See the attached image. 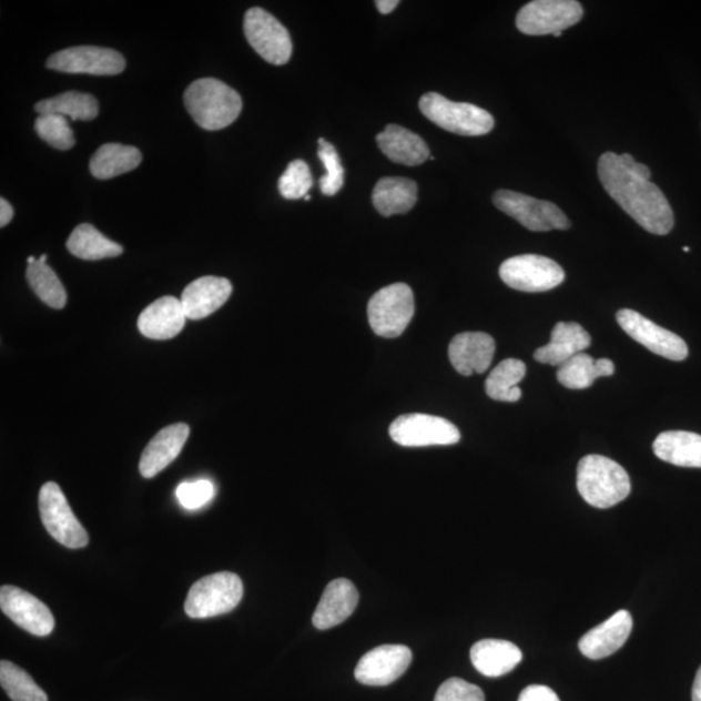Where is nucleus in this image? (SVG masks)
Here are the masks:
<instances>
[{
  "instance_id": "f257e3e1",
  "label": "nucleus",
  "mask_w": 701,
  "mask_h": 701,
  "mask_svg": "<svg viewBox=\"0 0 701 701\" xmlns=\"http://www.w3.org/2000/svg\"><path fill=\"white\" fill-rule=\"evenodd\" d=\"M601 185L612 200L654 235H667L674 226V213L661 190L651 182L650 167L636 162L630 154L609 151L598 163Z\"/></svg>"
},
{
  "instance_id": "f03ea898",
  "label": "nucleus",
  "mask_w": 701,
  "mask_h": 701,
  "mask_svg": "<svg viewBox=\"0 0 701 701\" xmlns=\"http://www.w3.org/2000/svg\"><path fill=\"white\" fill-rule=\"evenodd\" d=\"M190 116L205 131H220L232 125L242 111V98L226 83L216 79H201L185 91Z\"/></svg>"
},
{
  "instance_id": "7ed1b4c3",
  "label": "nucleus",
  "mask_w": 701,
  "mask_h": 701,
  "mask_svg": "<svg viewBox=\"0 0 701 701\" xmlns=\"http://www.w3.org/2000/svg\"><path fill=\"white\" fill-rule=\"evenodd\" d=\"M577 489L590 506L607 509L629 497L628 471L606 456H585L578 464Z\"/></svg>"
},
{
  "instance_id": "20e7f679",
  "label": "nucleus",
  "mask_w": 701,
  "mask_h": 701,
  "mask_svg": "<svg viewBox=\"0 0 701 701\" xmlns=\"http://www.w3.org/2000/svg\"><path fill=\"white\" fill-rule=\"evenodd\" d=\"M242 598L241 578L231 571H221L193 585L186 598L185 612L192 619H210L233 611Z\"/></svg>"
},
{
  "instance_id": "39448f33",
  "label": "nucleus",
  "mask_w": 701,
  "mask_h": 701,
  "mask_svg": "<svg viewBox=\"0 0 701 701\" xmlns=\"http://www.w3.org/2000/svg\"><path fill=\"white\" fill-rule=\"evenodd\" d=\"M420 110L431 123L455 134L477 136L492 131L491 113L470 103H456L437 93L420 99Z\"/></svg>"
},
{
  "instance_id": "423d86ee",
  "label": "nucleus",
  "mask_w": 701,
  "mask_h": 701,
  "mask_svg": "<svg viewBox=\"0 0 701 701\" xmlns=\"http://www.w3.org/2000/svg\"><path fill=\"white\" fill-rule=\"evenodd\" d=\"M415 315L413 288L406 284H394L380 288L368 304L372 331L378 337L398 338L406 332Z\"/></svg>"
},
{
  "instance_id": "0eeeda50",
  "label": "nucleus",
  "mask_w": 701,
  "mask_h": 701,
  "mask_svg": "<svg viewBox=\"0 0 701 701\" xmlns=\"http://www.w3.org/2000/svg\"><path fill=\"white\" fill-rule=\"evenodd\" d=\"M492 200L498 210L531 232L567 231L570 227L566 213L551 202L539 201L510 190H499Z\"/></svg>"
},
{
  "instance_id": "6e6552de",
  "label": "nucleus",
  "mask_w": 701,
  "mask_h": 701,
  "mask_svg": "<svg viewBox=\"0 0 701 701\" xmlns=\"http://www.w3.org/2000/svg\"><path fill=\"white\" fill-rule=\"evenodd\" d=\"M40 514L45 530L60 545L72 550L87 547L89 535L74 516L62 489L55 482H48L40 491Z\"/></svg>"
},
{
  "instance_id": "1a4fd4ad",
  "label": "nucleus",
  "mask_w": 701,
  "mask_h": 701,
  "mask_svg": "<svg viewBox=\"0 0 701 701\" xmlns=\"http://www.w3.org/2000/svg\"><path fill=\"white\" fill-rule=\"evenodd\" d=\"M499 274L507 286L524 293H545L566 280L558 263L540 255L510 257L500 265Z\"/></svg>"
},
{
  "instance_id": "9d476101",
  "label": "nucleus",
  "mask_w": 701,
  "mask_h": 701,
  "mask_svg": "<svg viewBox=\"0 0 701 701\" xmlns=\"http://www.w3.org/2000/svg\"><path fill=\"white\" fill-rule=\"evenodd\" d=\"M582 18V6L576 0H536L517 13L516 26L526 35H555Z\"/></svg>"
},
{
  "instance_id": "9b49d317",
  "label": "nucleus",
  "mask_w": 701,
  "mask_h": 701,
  "mask_svg": "<svg viewBox=\"0 0 701 701\" xmlns=\"http://www.w3.org/2000/svg\"><path fill=\"white\" fill-rule=\"evenodd\" d=\"M388 431L403 447L451 446L461 438L459 429L446 418L424 414L403 415Z\"/></svg>"
},
{
  "instance_id": "f8f14e48",
  "label": "nucleus",
  "mask_w": 701,
  "mask_h": 701,
  "mask_svg": "<svg viewBox=\"0 0 701 701\" xmlns=\"http://www.w3.org/2000/svg\"><path fill=\"white\" fill-rule=\"evenodd\" d=\"M245 34L253 48L265 62L284 65L292 58L293 43L287 29L263 9H251L245 17Z\"/></svg>"
},
{
  "instance_id": "ddd939ff",
  "label": "nucleus",
  "mask_w": 701,
  "mask_h": 701,
  "mask_svg": "<svg viewBox=\"0 0 701 701\" xmlns=\"http://www.w3.org/2000/svg\"><path fill=\"white\" fill-rule=\"evenodd\" d=\"M616 318L624 333L651 353L673 362H682L689 356V347L680 335L652 323L638 312L621 309L617 312Z\"/></svg>"
},
{
  "instance_id": "4468645a",
  "label": "nucleus",
  "mask_w": 701,
  "mask_h": 701,
  "mask_svg": "<svg viewBox=\"0 0 701 701\" xmlns=\"http://www.w3.org/2000/svg\"><path fill=\"white\" fill-rule=\"evenodd\" d=\"M48 68L64 73L114 75L125 70V59L111 49L79 45L53 53L48 60Z\"/></svg>"
},
{
  "instance_id": "2eb2a0df",
  "label": "nucleus",
  "mask_w": 701,
  "mask_h": 701,
  "mask_svg": "<svg viewBox=\"0 0 701 701\" xmlns=\"http://www.w3.org/2000/svg\"><path fill=\"white\" fill-rule=\"evenodd\" d=\"M0 608L21 629L37 637L51 634L55 619L40 599L14 586L0 589Z\"/></svg>"
},
{
  "instance_id": "dca6fc26",
  "label": "nucleus",
  "mask_w": 701,
  "mask_h": 701,
  "mask_svg": "<svg viewBox=\"0 0 701 701\" xmlns=\"http://www.w3.org/2000/svg\"><path fill=\"white\" fill-rule=\"evenodd\" d=\"M413 662L407 646L385 644L365 653L355 669L356 680L367 685H387L406 673Z\"/></svg>"
},
{
  "instance_id": "f3484780",
  "label": "nucleus",
  "mask_w": 701,
  "mask_h": 701,
  "mask_svg": "<svg viewBox=\"0 0 701 701\" xmlns=\"http://www.w3.org/2000/svg\"><path fill=\"white\" fill-rule=\"evenodd\" d=\"M495 349L497 345L490 334L482 332L457 334L449 343V362L463 376L468 377L475 373L481 375L490 368Z\"/></svg>"
},
{
  "instance_id": "a211bd4d",
  "label": "nucleus",
  "mask_w": 701,
  "mask_h": 701,
  "mask_svg": "<svg viewBox=\"0 0 701 701\" xmlns=\"http://www.w3.org/2000/svg\"><path fill=\"white\" fill-rule=\"evenodd\" d=\"M632 630V617L628 611L616 612L599 627L591 629L579 640L578 647L586 658L600 660L611 657L627 643Z\"/></svg>"
},
{
  "instance_id": "6ab92c4d",
  "label": "nucleus",
  "mask_w": 701,
  "mask_h": 701,
  "mask_svg": "<svg viewBox=\"0 0 701 701\" xmlns=\"http://www.w3.org/2000/svg\"><path fill=\"white\" fill-rule=\"evenodd\" d=\"M359 605V592L346 578L334 579L323 593L312 622L318 630H327L345 622Z\"/></svg>"
},
{
  "instance_id": "aec40b11",
  "label": "nucleus",
  "mask_w": 701,
  "mask_h": 701,
  "mask_svg": "<svg viewBox=\"0 0 701 701\" xmlns=\"http://www.w3.org/2000/svg\"><path fill=\"white\" fill-rule=\"evenodd\" d=\"M232 293L231 281L205 276L187 285L180 301L187 318L201 319L223 307Z\"/></svg>"
},
{
  "instance_id": "412c9836",
  "label": "nucleus",
  "mask_w": 701,
  "mask_h": 701,
  "mask_svg": "<svg viewBox=\"0 0 701 701\" xmlns=\"http://www.w3.org/2000/svg\"><path fill=\"white\" fill-rule=\"evenodd\" d=\"M186 318L180 299L174 296H163L142 312L139 329L144 337L150 339H172L184 329Z\"/></svg>"
},
{
  "instance_id": "4be33fe9",
  "label": "nucleus",
  "mask_w": 701,
  "mask_h": 701,
  "mask_svg": "<svg viewBox=\"0 0 701 701\" xmlns=\"http://www.w3.org/2000/svg\"><path fill=\"white\" fill-rule=\"evenodd\" d=\"M190 428L186 424H174L160 430L141 457L140 471L144 478H152L172 464L189 438Z\"/></svg>"
},
{
  "instance_id": "5701e85b",
  "label": "nucleus",
  "mask_w": 701,
  "mask_h": 701,
  "mask_svg": "<svg viewBox=\"0 0 701 701\" xmlns=\"http://www.w3.org/2000/svg\"><path fill=\"white\" fill-rule=\"evenodd\" d=\"M590 346V334L581 325L558 323L551 333V342L536 350L535 359L538 363L552 365V367H560Z\"/></svg>"
},
{
  "instance_id": "b1692460",
  "label": "nucleus",
  "mask_w": 701,
  "mask_h": 701,
  "mask_svg": "<svg viewBox=\"0 0 701 701\" xmlns=\"http://www.w3.org/2000/svg\"><path fill=\"white\" fill-rule=\"evenodd\" d=\"M471 664L486 677H501L512 672L522 660V652L514 643L501 639L479 640L470 650Z\"/></svg>"
},
{
  "instance_id": "393cba45",
  "label": "nucleus",
  "mask_w": 701,
  "mask_h": 701,
  "mask_svg": "<svg viewBox=\"0 0 701 701\" xmlns=\"http://www.w3.org/2000/svg\"><path fill=\"white\" fill-rule=\"evenodd\" d=\"M380 151L394 163L403 165H420L430 156L428 144L420 135L399 125H387L383 133L377 135Z\"/></svg>"
},
{
  "instance_id": "a878e982",
  "label": "nucleus",
  "mask_w": 701,
  "mask_h": 701,
  "mask_svg": "<svg viewBox=\"0 0 701 701\" xmlns=\"http://www.w3.org/2000/svg\"><path fill=\"white\" fill-rule=\"evenodd\" d=\"M653 453L677 467L701 468V436L681 430L661 433L653 441Z\"/></svg>"
},
{
  "instance_id": "bb28decb",
  "label": "nucleus",
  "mask_w": 701,
  "mask_h": 701,
  "mask_svg": "<svg viewBox=\"0 0 701 701\" xmlns=\"http://www.w3.org/2000/svg\"><path fill=\"white\" fill-rule=\"evenodd\" d=\"M418 189L416 182L402 177H385L373 190L372 201L380 215H403L415 207Z\"/></svg>"
},
{
  "instance_id": "cd10ccee",
  "label": "nucleus",
  "mask_w": 701,
  "mask_h": 701,
  "mask_svg": "<svg viewBox=\"0 0 701 701\" xmlns=\"http://www.w3.org/2000/svg\"><path fill=\"white\" fill-rule=\"evenodd\" d=\"M142 162L139 149L119 143H106L91 158L90 172L98 180H110L134 171Z\"/></svg>"
},
{
  "instance_id": "c85d7f7f",
  "label": "nucleus",
  "mask_w": 701,
  "mask_h": 701,
  "mask_svg": "<svg viewBox=\"0 0 701 701\" xmlns=\"http://www.w3.org/2000/svg\"><path fill=\"white\" fill-rule=\"evenodd\" d=\"M614 364L609 359H592L588 354H578L558 370L559 383L570 390H585L599 377L613 376Z\"/></svg>"
},
{
  "instance_id": "c756f323",
  "label": "nucleus",
  "mask_w": 701,
  "mask_h": 701,
  "mask_svg": "<svg viewBox=\"0 0 701 701\" xmlns=\"http://www.w3.org/2000/svg\"><path fill=\"white\" fill-rule=\"evenodd\" d=\"M70 253L83 261H102V258L116 257L123 254V247L116 242L104 237L93 225L81 224L74 228L67 241Z\"/></svg>"
},
{
  "instance_id": "7c9ffc66",
  "label": "nucleus",
  "mask_w": 701,
  "mask_h": 701,
  "mask_svg": "<svg viewBox=\"0 0 701 701\" xmlns=\"http://www.w3.org/2000/svg\"><path fill=\"white\" fill-rule=\"evenodd\" d=\"M35 111L40 114H59L74 121H91L99 114V104L91 94L68 91L37 103Z\"/></svg>"
},
{
  "instance_id": "2f4dec72",
  "label": "nucleus",
  "mask_w": 701,
  "mask_h": 701,
  "mask_svg": "<svg viewBox=\"0 0 701 701\" xmlns=\"http://www.w3.org/2000/svg\"><path fill=\"white\" fill-rule=\"evenodd\" d=\"M526 376V365L521 360H502L486 379V394L499 402L515 403L521 399L522 392L518 387Z\"/></svg>"
},
{
  "instance_id": "473e14b6",
  "label": "nucleus",
  "mask_w": 701,
  "mask_h": 701,
  "mask_svg": "<svg viewBox=\"0 0 701 701\" xmlns=\"http://www.w3.org/2000/svg\"><path fill=\"white\" fill-rule=\"evenodd\" d=\"M27 280L30 287L43 303L51 308L62 309L67 304V292L59 280L58 274L53 272L45 263L38 261L30 264L27 271Z\"/></svg>"
},
{
  "instance_id": "72a5a7b5",
  "label": "nucleus",
  "mask_w": 701,
  "mask_h": 701,
  "mask_svg": "<svg viewBox=\"0 0 701 701\" xmlns=\"http://www.w3.org/2000/svg\"><path fill=\"white\" fill-rule=\"evenodd\" d=\"M0 683L12 701H49L33 678L10 661L0 662Z\"/></svg>"
},
{
  "instance_id": "f704fd0d",
  "label": "nucleus",
  "mask_w": 701,
  "mask_h": 701,
  "mask_svg": "<svg viewBox=\"0 0 701 701\" xmlns=\"http://www.w3.org/2000/svg\"><path fill=\"white\" fill-rule=\"evenodd\" d=\"M34 128L37 134L53 149L65 151L74 146V134L67 118L59 114H40Z\"/></svg>"
},
{
  "instance_id": "c9c22d12",
  "label": "nucleus",
  "mask_w": 701,
  "mask_h": 701,
  "mask_svg": "<svg viewBox=\"0 0 701 701\" xmlns=\"http://www.w3.org/2000/svg\"><path fill=\"white\" fill-rule=\"evenodd\" d=\"M312 185H314V179H312L308 164L303 160H294L289 163L278 181L281 195L288 201L306 197Z\"/></svg>"
},
{
  "instance_id": "e433bc0d",
  "label": "nucleus",
  "mask_w": 701,
  "mask_h": 701,
  "mask_svg": "<svg viewBox=\"0 0 701 701\" xmlns=\"http://www.w3.org/2000/svg\"><path fill=\"white\" fill-rule=\"evenodd\" d=\"M318 158L322 160L326 174L319 179V189L326 196H333L339 193L345 182V170L341 164L337 150L331 142L324 139L318 140Z\"/></svg>"
},
{
  "instance_id": "4c0bfd02",
  "label": "nucleus",
  "mask_w": 701,
  "mask_h": 701,
  "mask_svg": "<svg viewBox=\"0 0 701 701\" xmlns=\"http://www.w3.org/2000/svg\"><path fill=\"white\" fill-rule=\"evenodd\" d=\"M175 495L182 507L193 510L202 508L215 497V486L209 479H200L195 482L181 484Z\"/></svg>"
},
{
  "instance_id": "58836bf2",
  "label": "nucleus",
  "mask_w": 701,
  "mask_h": 701,
  "mask_svg": "<svg viewBox=\"0 0 701 701\" xmlns=\"http://www.w3.org/2000/svg\"><path fill=\"white\" fill-rule=\"evenodd\" d=\"M434 701H485V693L476 684L451 678L440 685Z\"/></svg>"
},
{
  "instance_id": "ea45409f",
  "label": "nucleus",
  "mask_w": 701,
  "mask_h": 701,
  "mask_svg": "<svg viewBox=\"0 0 701 701\" xmlns=\"http://www.w3.org/2000/svg\"><path fill=\"white\" fill-rule=\"evenodd\" d=\"M518 701H560L556 692L542 684H531L526 688Z\"/></svg>"
},
{
  "instance_id": "a19ab883",
  "label": "nucleus",
  "mask_w": 701,
  "mask_h": 701,
  "mask_svg": "<svg viewBox=\"0 0 701 701\" xmlns=\"http://www.w3.org/2000/svg\"><path fill=\"white\" fill-rule=\"evenodd\" d=\"M13 219V209L11 204L2 197L0 200V226L4 227L11 223Z\"/></svg>"
},
{
  "instance_id": "79ce46f5",
  "label": "nucleus",
  "mask_w": 701,
  "mask_h": 701,
  "mask_svg": "<svg viewBox=\"0 0 701 701\" xmlns=\"http://www.w3.org/2000/svg\"><path fill=\"white\" fill-rule=\"evenodd\" d=\"M377 9L383 14L392 13L399 6L398 0H377Z\"/></svg>"
},
{
  "instance_id": "37998d69",
  "label": "nucleus",
  "mask_w": 701,
  "mask_h": 701,
  "mask_svg": "<svg viewBox=\"0 0 701 701\" xmlns=\"http://www.w3.org/2000/svg\"><path fill=\"white\" fill-rule=\"evenodd\" d=\"M692 701H701V667L698 670L692 685Z\"/></svg>"
},
{
  "instance_id": "c03bdc74",
  "label": "nucleus",
  "mask_w": 701,
  "mask_h": 701,
  "mask_svg": "<svg viewBox=\"0 0 701 701\" xmlns=\"http://www.w3.org/2000/svg\"><path fill=\"white\" fill-rule=\"evenodd\" d=\"M38 261L45 263V261H48V255L43 254L40 258H38Z\"/></svg>"
},
{
  "instance_id": "a18cd8bd",
  "label": "nucleus",
  "mask_w": 701,
  "mask_h": 701,
  "mask_svg": "<svg viewBox=\"0 0 701 701\" xmlns=\"http://www.w3.org/2000/svg\"><path fill=\"white\" fill-rule=\"evenodd\" d=\"M304 200L311 201V195H307L306 197H304Z\"/></svg>"
},
{
  "instance_id": "49530a36",
  "label": "nucleus",
  "mask_w": 701,
  "mask_h": 701,
  "mask_svg": "<svg viewBox=\"0 0 701 701\" xmlns=\"http://www.w3.org/2000/svg\"><path fill=\"white\" fill-rule=\"evenodd\" d=\"M683 251H685V253H689L690 248L689 247H683Z\"/></svg>"
}]
</instances>
